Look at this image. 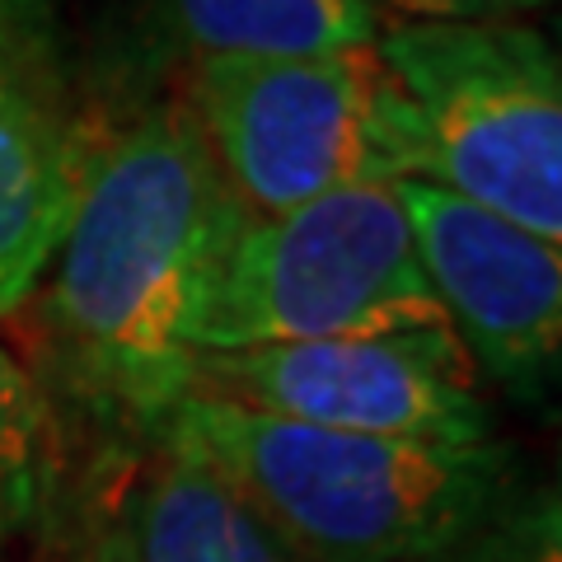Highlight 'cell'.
Here are the masks:
<instances>
[{
	"instance_id": "1",
	"label": "cell",
	"mask_w": 562,
	"mask_h": 562,
	"mask_svg": "<svg viewBox=\"0 0 562 562\" xmlns=\"http://www.w3.org/2000/svg\"><path fill=\"white\" fill-rule=\"evenodd\" d=\"M244 221L188 103L85 150L43 319L99 413L155 436L192 394L198 319Z\"/></svg>"
},
{
	"instance_id": "2",
	"label": "cell",
	"mask_w": 562,
	"mask_h": 562,
	"mask_svg": "<svg viewBox=\"0 0 562 562\" xmlns=\"http://www.w3.org/2000/svg\"><path fill=\"white\" fill-rule=\"evenodd\" d=\"M155 436L216 473L295 562H436L516 483L502 441L333 431L206 394Z\"/></svg>"
},
{
	"instance_id": "3",
	"label": "cell",
	"mask_w": 562,
	"mask_h": 562,
	"mask_svg": "<svg viewBox=\"0 0 562 562\" xmlns=\"http://www.w3.org/2000/svg\"><path fill=\"white\" fill-rule=\"evenodd\" d=\"M380 57L417 132V179L562 244V70L516 20H390Z\"/></svg>"
},
{
	"instance_id": "4",
	"label": "cell",
	"mask_w": 562,
	"mask_h": 562,
	"mask_svg": "<svg viewBox=\"0 0 562 562\" xmlns=\"http://www.w3.org/2000/svg\"><path fill=\"white\" fill-rule=\"evenodd\" d=\"M450 328L417 262L398 183H351L249 216L206 291L198 357Z\"/></svg>"
},
{
	"instance_id": "5",
	"label": "cell",
	"mask_w": 562,
	"mask_h": 562,
	"mask_svg": "<svg viewBox=\"0 0 562 562\" xmlns=\"http://www.w3.org/2000/svg\"><path fill=\"white\" fill-rule=\"evenodd\" d=\"M188 109L249 216H286L351 183L417 179V132L380 47L198 61Z\"/></svg>"
},
{
	"instance_id": "6",
	"label": "cell",
	"mask_w": 562,
	"mask_h": 562,
	"mask_svg": "<svg viewBox=\"0 0 562 562\" xmlns=\"http://www.w3.org/2000/svg\"><path fill=\"white\" fill-rule=\"evenodd\" d=\"M192 394L333 431L441 446L492 441L479 371L450 328L206 351L192 366Z\"/></svg>"
},
{
	"instance_id": "7",
	"label": "cell",
	"mask_w": 562,
	"mask_h": 562,
	"mask_svg": "<svg viewBox=\"0 0 562 562\" xmlns=\"http://www.w3.org/2000/svg\"><path fill=\"white\" fill-rule=\"evenodd\" d=\"M403 216L450 333L516 403H543L562 351V254L454 192L403 179Z\"/></svg>"
},
{
	"instance_id": "8",
	"label": "cell",
	"mask_w": 562,
	"mask_h": 562,
	"mask_svg": "<svg viewBox=\"0 0 562 562\" xmlns=\"http://www.w3.org/2000/svg\"><path fill=\"white\" fill-rule=\"evenodd\" d=\"M85 150L66 103L0 57V319L43 281Z\"/></svg>"
},
{
	"instance_id": "9",
	"label": "cell",
	"mask_w": 562,
	"mask_h": 562,
	"mask_svg": "<svg viewBox=\"0 0 562 562\" xmlns=\"http://www.w3.org/2000/svg\"><path fill=\"white\" fill-rule=\"evenodd\" d=\"M127 562H295L192 454L160 446L117 492Z\"/></svg>"
},
{
	"instance_id": "10",
	"label": "cell",
	"mask_w": 562,
	"mask_h": 562,
	"mask_svg": "<svg viewBox=\"0 0 562 562\" xmlns=\"http://www.w3.org/2000/svg\"><path fill=\"white\" fill-rule=\"evenodd\" d=\"M198 61H281L371 47L384 14L371 0H169Z\"/></svg>"
},
{
	"instance_id": "11",
	"label": "cell",
	"mask_w": 562,
	"mask_h": 562,
	"mask_svg": "<svg viewBox=\"0 0 562 562\" xmlns=\"http://www.w3.org/2000/svg\"><path fill=\"white\" fill-rule=\"evenodd\" d=\"M52 497H57V417L24 361L0 342V543L47 520Z\"/></svg>"
},
{
	"instance_id": "12",
	"label": "cell",
	"mask_w": 562,
	"mask_h": 562,
	"mask_svg": "<svg viewBox=\"0 0 562 562\" xmlns=\"http://www.w3.org/2000/svg\"><path fill=\"white\" fill-rule=\"evenodd\" d=\"M436 562H562L558 487L516 479L506 497Z\"/></svg>"
},
{
	"instance_id": "13",
	"label": "cell",
	"mask_w": 562,
	"mask_h": 562,
	"mask_svg": "<svg viewBox=\"0 0 562 562\" xmlns=\"http://www.w3.org/2000/svg\"><path fill=\"white\" fill-rule=\"evenodd\" d=\"M0 57L43 94L66 103V66L61 33L52 0H0Z\"/></svg>"
},
{
	"instance_id": "14",
	"label": "cell",
	"mask_w": 562,
	"mask_h": 562,
	"mask_svg": "<svg viewBox=\"0 0 562 562\" xmlns=\"http://www.w3.org/2000/svg\"><path fill=\"white\" fill-rule=\"evenodd\" d=\"M33 562H127L122 549V525H117V497H99L76 506L61 525L47 516L43 549Z\"/></svg>"
},
{
	"instance_id": "15",
	"label": "cell",
	"mask_w": 562,
	"mask_h": 562,
	"mask_svg": "<svg viewBox=\"0 0 562 562\" xmlns=\"http://www.w3.org/2000/svg\"><path fill=\"white\" fill-rule=\"evenodd\" d=\"M394 20H516L549 0H384Z\"/></svg>"
},
{
	"instance_id": "16",
	"label": "cell",
	"mask_w": 562,
	"mask_h": 562,
	"mask_svg": "<svg viewBox=\"0 0 562 562\" xmlns=\"http://www.w3.org/2000/svg\"><path fill=\"white\" fill-rule=\"evenodd\" d=\"M371 5H380V0H371Z\"/></svg>"
}]
</instances>
